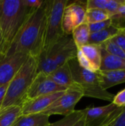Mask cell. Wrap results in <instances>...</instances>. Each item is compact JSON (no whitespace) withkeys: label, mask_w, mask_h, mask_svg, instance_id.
Segmentation results:
<instances>
[{"label":"cell","mask_w":125,"mask_h":126,"mask_svg":"<svg viewBox=\"0 0 125 126\" xmlns=\"http://www.w3.org/2000/svg\"><path fill=\"white\" fill-rule=\"evenodd\" d=\"M46 27V1L29 12L6 53L21 52L38 58L43 47Z\"/></svg>","instance_id":"1"},{"label":"cell","mask_w":125,"mask_h":126,"mask_svg":"<svg viewBox=\"0 0 125 126\" xmlns=\"http://www.w3.org/2000/svg\"><path fill=\"white\" fill-rule=\"evenodd\" d=\"M29 13L24 0H0V53L7 52Z\"/></svg>","instance_id":"2"},{"label":"cell","mask_w":125,"mask_h":126,"mask_svg":"<svg viewBox=\"0 0 125 126\" xmlns=\"http://www.w3.org/2000/svg\"><path fill=\"white\" fill-rule=\"evenodd\" d=\"M38 72L37 59L29 56L8 84L0 111L13 106H21L27 92Z\"/></svg>","instance_id":"3"},{"label":"cell","mask_w":125,"mask_h":126,"mask_svg":"<svg viewBox=\"0 0 125 126\" xmlns=\"http://www.w3.org/2000/svg\"><path fill=\"white\" fill-rule=\"evenodd\" d=\"M77 48L70 35H64L57 42L43 49L38 58V72L48 75L58 67L76 58Z\"/></svg>","instance_id":"4"},{"label":"cell","mask_w":125,"mask_h":126,"mask_svg":"<svg viewBox=\"0 0 125 126\" xmlns=\"http://www.w3.org/2000/svg\"><path fill=\"white\" fill-rule=\"evenodd\" d=\"M68 63L73 80L80 87L84 97L112 102L114 95L102 87L97 72H93L82 68L78 64L77 58L69 61Z\"/></svg>","instance_id":"5"},{"label":"cell","mask_w":125,"mask_h":126,"mask_svg":"<svg viewBox=\"0 0 125 126\" xmlns=\"http://www.w3.org/2000/svg\"><path fill=\"white\" fill-rule=\"evenodd\" d=\"M68 2V0L46 1V27L43 50L66 35L63 30L62 18L64 8Z\"/></svg>","instance_id":"6"},{"label":"cell","mask_w":125,"mask_h":126,"mask_svg":"<svg viewBox=\"0 0 125 126\" xmlns=\"http://www.w3.org/2000/svg\"><path fill=\"white\" fill-rule=\"evenodd\" d=\"M83 97H84L83 92L77 84V86L69 88L65 91L60 97L42 113L49 117L57 114L64 117L67 116L75 111L76 105Z\"/></svg>","instance_id":"7"},{"label":"cell","mask_w":125,"mask_h":126,"mask_svg":"<svg viewBox=\"0 0 125 126\" xmlns=\"http://www.w3.org/2000/svg\"><path fill=\"white\" fill-rule=\"evenodd\" d=\"M86 11V1L68 2L64 8L62 18V27L65 35H71L77 26L85 22Z\"/></svg>","instance_id":"8"},{"label":"cell","mask_w":125,"mask_h":126,"mask_svg":"<svg viewBox=\"0 0 125 126\" xmlns=\"http://www.w3.org/2000/svg\"><path fill=\"white\" fill-rule=\"evenodd\" d=\"M28 57L21 52L0 53V86L11 81Z\"/></svg>","instance_id":"9"},{"label":"cell","mask_w":125,"mask_h":126,"mask_svg":"<svg viewBox=\"0 0 125 126\" xmlns=\"http://www.w3.org/2000/svg\"><path fill=\"white\" fill-rule=\"evenodd\" d=\"M67 89H68L56 84L43 73L37 72L35 79L33 80L27 92L24 102L33 100L43 95L59 92H64Z\"/></svg>","instance_id":"10"},{"label":"cell","mask_w":125,"mask_h":126,"mask_svg":"<svg viewBox=\"0 0 125 126\" xmlns=\"http://www.w3.org/2000/svg\"><path fill=\"white\" fill-rule=\"evenodd\" d=\"M64 92H59L49 94L43 95L33 100H27L23 103L21 105L22 115L38 114L43 112L59 97H60L64 93Z\"/></svg>","instance_id":"11"},{"label":"cell","mask_w":125,"mask_h":126,"mask_svg":"<svg viewBox=\"0 0 125 126\" xmlns=\"http://www.w3.org/2000/svg\"><path fill=\"white\" fill-rule=\"evenodd\" d=\"M117 108L111 103L104 106L85 109V126H100Z\"/></svg>","instance_id":"12"},{"label":"cell","mask_w":125,"mask_h":126,"mask_svg":"<svg viewBox=\"0 0 125 126\" xmlns=\"http://www.w3.org/2000/svg\"><path fill=\"white\" fill-rule=\"evenodd\" d=\"M47 77L56 84L66 89L77 86L73 80L70 67L68 63L54 70L52 72L49 74Z\"/></svg>","instance_id":"13"},{"label":"cell","mask_w":125,"mask_h":126,"mask_svg":"<svg viewBox=\"0 0 125 126\" xmlns=\"http://www.w3.org/2000/svg\"><path fill=\"white\" fill-rule=\"evenodd\" d=\"M102 87L108 90L114 86L125 83V69L118 71H100L97 72Z\"/></svg>","instance_id":"14"},{"label":"cell","mask_w":125,"mask_h":126,"mask_svg":"<svg viewBox=\"0 0 125 126\" xmlns=\"http://www.w3.org/2000/svg\"><path fill=\"white\" fill-rule=\"evenodd\" d=\"M125 3V0H88L86 7L88 9H99L108 12L111 17Z\"/></svg>","instance_id":"15"},{"label":"cell","mask_w":125,"mask_h":126,"mask_svg":"<svg viewBox=\"0 0 125 126\" xmlns=\"http://www.w3.org/2000/svg\"><path fill=\"white\" fill-rule=\"evenodd\" d=\"M125 69V60L114 56L102 49L100 71H118Z\"/></svg>","instance_id":"16"},{"label":"cell","mask_w":125,"mask_h":126,"mask_svg":"<svg viewBox=\"0 0 125 126\" xmlns=\"http://www.w3.org/2000/svg\"><path fill=\"white\" fill-rule=\"evenodd\" d=\"M49 116L43 113L22 115L13 126H48Z\"/></svg>","instance_id":"17"},{"label":"cell","mask_w":125,"mask_h":126,"mask_svg":"<svg viewBox=\"0 0 125 126\" xmlns=\"http://www.w3.org/2000/svg\"><path fill=\"white\" fill-rule=\"evenodd\" d=\"M80 49L94 66L96 71L98 72L100 69L102 59V48L100 45L88 44L80 47Z\"/></svg>","instance_id":"18"},{"label":"cell","mask_w":125,"mask_h":126,"mask_svg":"<svg viewBox=\"0 0 125 126\" xmlns=\"http://www.w3.org/2000/svg\"><path fill=\"white\" fill-rule=\"evenodd\" d=\"M21 116V106L8 107L0 111V126H13Z\"/></svg>","instance_id":"19"},{"label":"cell","mask_w":125,"mask_h":126,"mask_svg":"<svg viewBox=\"0 0 125 126\" xmlns=\"http://www.w3.org/2000/svg\"><path fill=\"white\" fill-rule=\"evenodd\" d=\"M122 30H119L113 26H111L108 27L107 29H105L103 30L94 32V33H91L88 44H97V45H100L105 42L106 41L111 39L114 36H116L118 33H119Z\"/></svg>","instance_id":"20"},{"label":"cell","mask_w":125,"mask_h":126,"mask_svg":"<svg viewBox=\"0 0 125 126\" xmlns=\"http://www.w3.org/2000/svg\"><path fill=\"white\" fill-rule=\"evenodd\" d=\"M71 35L72 39L77 49H80V47L88 44L91 35L88 24L84 22L77 26L73 30Z\"/></svg>","instance_id":"21"},{"label":"cell","mask_w":125,"mask_h":126,"mask_svg":"<svg viewBox=\"0 0 125 126\" xmlns=\"http://www.w3.org/2000/svg\"><path fill=\"white\" fill-rule=\"evenodd\" d=\"M85 115V109L75 110L71 114L65 116L63 119L50 123L48 126H74L77 122Z\"/></svg>","instance_id":"22"},{"label":"cell","mask_w":125,"mask_h":126,"mask_svg":"<svg viewBox=\"0 0 125 126\" xmlns=\"http://www.w3.org/2000/svg\"><path fill=\"white\" fill-rule=\"evenodd\" d=\"M111 18V15L102 10L88 9L85 15V22L88 24L103 21Z\"/></svg>","instance_id":"23"},{"label":"cell","mask_w":125,"mask_h":126,"mask_svg":"<svg viewBox=\"0 0 125 126\" xmlns=\"http://www.w3.org/2000/svg\"><path fill=\"white\" fill-rule=\"evenodd\" d=\"M100 47L102 49H104L107 52H108L114 56L121 58L125 60V52L112 39H109V40L106 41L103 44H100Z\"/></svg>","instance_id":"24"},{"label":"cell","mask_w":125,"mask_h":126,"mask_svg":"<svg viewBox=\"0 0 125 126\" xmlns=\"http://www.w3.org/2000/svg\"><path fill=\"white\" fill-rule=\"evenodd\" d=\"M111 19L112 26L119 30H125V3L111 17Z\"/></svg>","instance_id":"25"},{"label":"cell","mask_w":125,"mask_h":126,"mask_svg":"<svg viewBox=\"0 0 125 126\" xmlns=\"http://www.w3.org/2000/svg\"><path fill=\"white\" fill-rule=\"evenodd\" d=\"M77 61L78 62V64L83 69L93 72H97L94 66L91 63V62L86 58V57L84 55V54L82 52V51L80 49H77Z\"/></svg>","instance_id":"26"},{"label":"cell","mask_w":125,"mask_h":126,"mask_svg":"<svg viewBox=\"0 0 125 126\" xmlns=\"http://www.w3.org/2000/svg\"><path fill=\"white\" fill-rule=\"evenodd\" d=\"M111 26V19H108L103 21L97 22V23H94V24H88L90 32L91 33H94L101 30H103L105 29H107L108 27Z\"/></svg>","instance_id":"27"},{"label":"cell","mask_w":125,"mask_h":126,"mask_svg":"<svg viewBox=\"0 0 125 126\" xmlns=\"http://www.w3.org/2000/svg\"><path fill=\"white\" fill-rule=\"evenodd\" d=\"M111 103L118 108L125 107V88L114 95Z\"/></svg>","instance_id":"28"},{"label":"cell","mask_w":125,"mask_h":126,"mask_svg":"<svg viewBox=\"0 0 125 126\" xmlns=\"http://www.w3.org/2000/svg\"><path fill=\"white\" fill-rule=\"evenodd\" d=\"M111 39L122 49L125 53V30H122Z\"/></svg>","instance_id":"29"},{"label":"cell","mask_w":125,"mask_h":126,"mask_svg":"<svg viewBox=\"0 0 125 126\" xmlns=\"http://www.w3.org/2000/svg\"><path fill=\"white\" fill-rule=\"evenodd\" d=\"M26 6L27 7L28 10L29 12L35 10L37 9H38L39 7H41V6L42 5L43 1H40V0H35V1H32V0H24Z\"/></svg>","instance_id":"30"},{"label":"cell","mask_w":125,"mask_h":126,"mask_svg":"<svg viewBox=\"0 0 125 126\" xmlns=\"http://www.w3.org/2000/svg\"><path fill=\"white\" fill-rule=\"evenodd\" d=\"M111 126H125V107L118 115Z\"/></svg>","instance_id":"31"},{"label":"cell","mask_w":125,"mask_h":126,"mask_svg":"<svg viewBox=\"0 0 125 126\" xmlns=\"http://www.w3.org/2000/svg\"><path fill=\"white\" fill-rule=\"evenodd\" d=\"M8 84H5V85H3V86H0V108H1V106L2 105L4 98L5 97L7 89V87H8Z\"/></svg>","instance_id":"32"},{"label":"cell","mask_w":125,"mask_h":126,"mask_svg":"<svg viewBox=\"0 0 125 126\" xmlns=\"http://www.w3.org/2000/svg\"><path fill=\"white\" fill-rule=\"evenodd\" d=\"M74 126H85V115L77 122V123Z\"/></svg>","instance_id":"33"},{"label":"cell","mask_w":125,"mask_h":126,"mask_svg":"<svg viewBox=\"0 0 125 126\" xmlns=\"http://www.w3.org/2000/svg\"><path fill=\"white\" fill-rule=\"evenodd\" d=\"M1 50V35H0V52Z\"/></svg>","instance_id":"34"}]
</instances>
